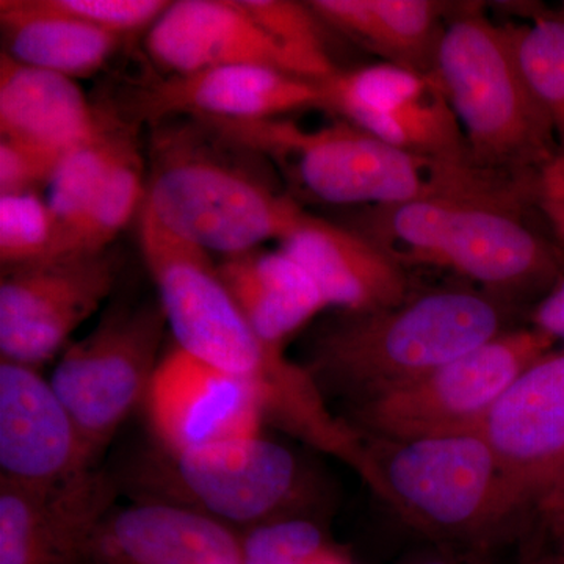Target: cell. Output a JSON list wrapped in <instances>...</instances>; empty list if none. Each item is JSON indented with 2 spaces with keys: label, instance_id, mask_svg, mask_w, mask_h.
<instances>
[{
  "label": "cell",
  "instance_id": "1",
  "mask_svg": "<svg viewBox=\"0 0 564 564\" xmlns=\"http://www.w3.org/2000/svg\"><path fill=\"white\" fill-rule=\"evenodd\" d=\"M140 248L176 347L254 389L265 422L332 455L347 441L306 367L267 344L234 302L210 252L185 242L140 212Z\"/></svg>",
  "mask_w": 564,
  "mask_h": 564
},
{
  "label": "cell",
  "instance_id": "2",
  "mask_svg": "<svg viewBox=\"0 0 564 564\" xmlns=\"http://www.w3.org/2000/svg\"><path fill=\"white\" fill-rule=\"evenodd\" d=\"M226 139L280 163L289 184L332 206H392L426 199L491 204L522 215L532 185L480 169L399 150L347 121L304 129L291 120L207 121Z\"/></svg>",
  "mask_w": 564,
  "mask_h": 564
},
{
  "label": "cell",
  "instance_id": "3",
  "mask_svg": "<svg viewBox=\"0 0 564 564\" xmlns=\"http://www.w3.org/2000/svg\"><path fill=\"white\" fill-rule=\"evenodd\" d=\"M508 307L489 292L445 288L389 310L340 313L315 334L304 367L323 395L336 392L356 406L507 332Z\"/></svg>",
  "mask_w": 564,
  "mask_h": 564
},
{
  "label": "cell",
  "instance_id": "4",
  "mask_svg": "<svg viewBox=\"0 0 564 564\" xmlns=\"http://www.w3.org/2000/svg\"><path fill=\"white\" fill-rule=\"evenodd\" d=\"M191 120L155 137L143 209L174 236L223 258L280 243L306 210L256 172L254 152Z\"/></svg>",
  "mask_w": 564,
  "mask_h": 564
},
{
  "label": "cell",
  "instance_id": "5",
  "mask_svg": "<svg viewBox=\"0 0 564 564\" xmlns=\"http://www.w3.org/2000/svg\"><path fill=\"white\" fill-rule=\"evenodd\" d=\"M361 436L366 484L434 543L489 552L529 508L478 433Z\"/></svg>",
  "mask_w": 564,
  "mask_h": 564
},
{
  "label": "cell",
  "instance_id": "6",
  "mask_svg": "<svg viewBox=\"0 0 564 564\" xmlns=\"http://www.w3.org/2000/svg\"><path fill=\"white\" fill-rule=\"evenodd\" d=\"M433 76L462 124L475 165L536 185L558 155V141L507 28L494 24L481 7H452Z\"/></svg>",
  "mask_w": 564,
  "mask_h": 564
},
{
  "label": "cell",
  "instance_id": "7",
  "mask_svg": "<svg viewBox=\"0 0 564 564\" xmlns=\"http://www.w3.org/2000/svg\"><path fill=\"white\" fill-rule=\"evenodd\" d=\"M348 228L403 267L452 270L505 302L562 280L554 252L522 215L491 204L426 199L361 207Z\"/></svg>",
  "mask_w": 564,
  "mask_h": 564
},
{
  "label": "cell",
  "instance_id": "8",
  "mask_svg": "<svg viewBox=\"0 0 564 564\" xmlns=\"http://www.w3.org/2000/svg\"><path fill=\"white\" fill-rule=\"evenodd\" d=\"M133 488L151 502L192 508L223 524L254 527L300 518L310 502V475L299 456L261 434L152 456Z\"/></svg>",
  "mask_w": 564,
  "mask_h": 564
},
{
  "label": "cell",
  "instance_id": "9",
  "mask_svg": "<svg viewBox=\"0 0 564 564\" xmlns=\"http://www.w3.org/2000/svg\"><path fill=\"white\" fill-rule=\"evenodd\" d=\"M554 344L536 328L507 329L417 380L356 404L348 423L389 440L478 433L508 386Z\"/></svg>",
  "mask_w": 564,
  "mask_h": 564
},
{
  "label": "cell",
  "instance_id": "10",
  "mask_svg": "<svg viewBox=\"0 0 564 564\" xmlns=\"http://www.w3.org/2000/svg\"><path fill=\"white\" fill-rule=\"evenodd\" d=\"M161 303L115 306L84 339L63 352L51 384L73 419L93 463L129 415L144 404L162 356Z\"/></svg>",
  "mask_w": 564,
  "mask_h": 564
},
{
  "label": "cell",
  "instance_id": "11",
  "mask_svg": "<svg viewBox=\"0 0 564 564\" xmlns=\"http://www.w3.org/2000/svg\"><path fill=\"white\" fill-rule=\"evenodd\" d=\"M117 265L106 252L68 254L2 269L0 356L39 367L109 299Z\"/></svg>",
  "mask_w": 564,
  "mask_h": 564
},
{
  "label": "cell",
  "instance_id": "12",
  "mask_svg": "<svg viewBox=\"0 0 564 564\" xmlns=\"http://www.w3.org/2000/svg\"><path fill=\"white\" fill-rule=\"evenodd\" d=\"M98 477L51 381L0 361V481L39 492L79 489Z\"/></svg>",
  "mask_w": 564,
  "mask_h": 564
},
{
  "label": "cell",
  "instance_id": "13",
  "mask_svg": "<svg viewBox=\"0 0 564 564\" xmlns=\"http://www.w3.org/2000/svg\"><path fill=\"white\" fill-rule=\"evenodd\" d=\"M144 404L161 451L169 455L256 436L265 422L250 384L180 347L162 356Z\"/></svg>",
  "mask_w": 564,
  "mask_h": 564
},
{
  "label": "cell",
  "instance_id": "14",
  "mask_svg": "<svg viewBox=\"0 0 564 564\" xmlns=\"http://www.w3.org/2000/svg\"><path fill=\"white\" fill-rule=\"evenodd\" d=\"M478 434L527 507L564 463V351L547 352L508 386Z\"/></svg>",
  "mask_w": 564,
  "mask_h": 564
},
{
  "label": "cell",
  "instance_id": "15",
  "mask_svg": "<svg viewBox=\"0 0 564 564\" xmlns=\"http://www.w3.org/2000/svg\"><path fill=\"white\" fill-rule=\"evenodd\" d=\"M315 82L267 66H221L163 76L137 96L144 120L262 121L317 107Z\"/></svg>",
  "mask_w": 564,
  "mask_h": 564
},
{
  "label": "cell",
  "instance_id": "16",
  "mask_svg": "<svg viewBox=\"0 0 564 564\" xmlns=\"http://www.w3.org/2000/svg\"><path fill=\"white\" fill-rule=\"evenodd\" d=\"M84 563L242 564V540L192 508L141 500L104 516L85 543Z\"/></svg>",
  "mask_w": 564,
  "mask_h": 564
},
{
  "label": "cell",
  "instance_id": "17",
  "mask_svg": "<svg viewBox=\"0 0 564 564\" xmlns=\"http://www.w3.org/2000/svg\"><path fill=\"white\" fill-rule=\"evenodd\" d=\"M144 46L163 76L254 65L300 77L291 58L252 20L240 0L170 2L147 32Z\"/></svg>",
  "mask_w": 564,
  "mask_h": 564
},
{
  "label": "cell",
  "instance_id": "18",
  "mask_svg": "<svg viewBox=\"0 0 564 564\" xmlns=\"http://www.w3.org/2000/svg\"><path fill=\"white\" fill-rule=\"evenodd\" d=\"M278 248L310 273L328 307L340 313L389 310L413 295L402 263L348 226L307 212Z\"/></svg>",
  "mask_w": 564,
  "mask_h": 564
},
{
  "label": "cell",
  "instance_id": "19",
  "mask_svg": "<svg viewBox=\"0 0 564 564\" xmlns=\"http://www.w3.org/2000/svg\"><path fill=\"white\" fill-rule=\"evenodd\" d=\"M111 502L113 485L101 474L66 492L0 481V564H82L85 543Z\"/></svg>",
  "mask_w": 564,
  "mask_h": 564
},
{
  "label": "cell",
  "instance_id": "20",
  "mask_svg": "<svg viewBox=\"0 0 564 564\" xmlns=\"http://www.w3.org/2000/svg\"><path fill=\"white\" fill-rule=\"evenodd\" d=\"M77 80L0 55V139L68 152L101 124Z\"/></svg>",
  "mask_w": 564,
  "mask_h": 564
},
{
  "label": "cell",
  "instance_id": "21",
  "mask_svg": "<svg viewBox=\"0 0 564 564\" xmlns=\"http://www.w3.org/2000/svg\"><path fill=\"white\" fill-rule=\"evenodd\" d=\"M326 28L343 33L386 63L433 76L452 3L433 0H313Z\"/></svg>",
  "mask_w": 564,
  "mask_h": 564
},
{
  "label": "cell",
  "instance_id": "22",
  "mask_svg": "<svg viewBox=\"0 0 564 564\" xmlns=\"http://www.w3.org/2000/svg\"><path fill=\"white\" fill-rule=\"evenodd\" d=\"M218 272L251 328L276 347L328 307L310 273L280 248L223 258Z\"/></svg>",
  "mask_w": 564,
  "mask_h": 564
},
{
  "label": "cell",
  "instance_id": "23",
  "mask_svg": "<svg viewBox=\"0 0 564 564\" xmlns=\"http://www.w3.org/2000/svg\"><path fill=\"white\" fill-rule=\"evenodd\" d=\"M0 25L3 52L14 61L74 80L98 74L122 43L55 9L51 0H2Z\"/></svg>",
  "mask_w": 564,
  "mask_h": 564
},
{
  "label": "cell",
  "instance_id": "24",
  "mask_svg": "<svg viewBox=\"0 0 564 564\" xmlns=\"http://www.w3.org/2000/svg\"><path fill=\"white\" fill-rule=\"evenodd\" d=\"M133 148L137 144L131 132L102 118L93 135L63 155L46 195L57 223L55 248L62 237L79 221L111 169Z\"/></svg>",
  "mask_w": 564,
  "mask_h": 564
},
{
  "label": "cell",
  "instance_id": "25",
  "mask_svg": "<svg viewBox=\"0 0 564 564\" xmlns=\"http://www.w3.org/2000/svg\"><path fill=\"white\" fill-rule=\"evenodd\" d=\"M147 198V174L137 148L129 151L95 193L79 221L62 237L54 256L98 254L143 209Z\"/></svg>",
  "mask_w": 564,
  "mask_h": 564
},
{
  "label": "cell",
  "instance_id": "26",
  "mask_svg": "<svg viewBox=\"0 0 564 564\" xmlns=\"http://www.w3.org/2000/svg\"><path fill=\"white\" fill-rule=\"evenodd\" d=\"M505 28L525 79L552 122L558 154L564 155V14Z\"/></svg>",
  "mask_w": 564,
  "mask_h": 564
},
{
  "label": "cell",
  "instance_id": "27",
  "mask_svg": "<svg viewBox=\"0 0 564 564\" xmlns=\"http://www.w3.org/2000/svg\"><path fill=\"white\" fill-rule=\"evenodd\" d=\"M240 3L291 58L300 77L318 82L336 73L322 32L325 24L311 9L310 2L240 0Z\"/></svg>",
  "mask_w": 564,
  "mask_h": 564
},
{
  "label": "cell",
  "instance_id": "28",
  "mask_svg": "<svg viewBox=\"0 0 564 564\" xmlns=\"http://www.w3.org/2000/svg\"><path fill=\"white\" fill-rule=\"evenodd\" d=\"M57 223L46 196L39 192L0 195V263L2 269L52 258Z\"/></svg>",
  "mask_w": 564,
  "mask_h": 564
},
{
  "label": "cell",
  "instance_id": "29",
  "mask_svg": "<svg viewBox=\"0 0 564 564\" xmlns=\"http://www.w3.org/2000/svg\"><path fill=\"white\" fill-rule=\"evenodd\" d=\"M339 556L322 527L304 516L254 527L242 540V564H332Z\"/></svg>",
  "mask_w": 564,
  "mask_h": 564
},
{
  "label": "cell",
  "instance_id": "30",
  "mask_svg": "<svg viewBox=\"0 0 564 564\" xmlns=\"http://www.w3.org/2000/svg\"><path fill=\"white\" fill-rule=\"evenodd\" d=\"M55 9L124 40L148 32L170 6L166 0H51Z\"/></svg>",
  "mask_w": 564,
  "mask_h": 564
},
{
  "label": "cell",
  "instance_id": "31",
  "mask_svg": "<svg viewBox=\"0 0 564 564\" xmlns=\"http://www.w3.org/2000/svg\"><path fill=\"white\" fill-rule=\"evenodd\" d=\"M65 154L22 141L0 139V195L50 187Z\"/></svg>",
  "mask_w": 564,
  "mask_h": 564
},
{
  "label": "cell",
  "instance_id": "32",
  "mask_svg": "<svg viewBox=\"0 0 564 564\" xmlns=\"http://www.w3.org/2000/svg\"><path fill=\"white\" fill-rule=\"evenodd\" d=\"M533 328L564 343V278L538 303L532 315Z\"/></svg>",
  "mask_w": 564,
  "mask_h": 564
},
{
  "label": "cell",
  "instance_id": "33",
  "mask_svg": "<svg viewBox=\"0 0 564 564\" xmlns=\"http://www.w3.org/2000/svg\"><path fill=\"white\" fill-rule=\"evenodd\" d=\"M518 564H564L549 533H529L522 541Z\"/></svg>",
  "mask_w": 564,
  "mask_h": 564
},
{
  "label": "cell",
  "instance_id": "34",
  "mask_svg": "<svg viewBox=\"0 0 564 564\" xmlns=\"http://www.w3.org/2000/svg\"><path fill=\"white\" fill-rule=\"evenodd\" d=\"M488 555V552L474 551V549L440 545L436 551L429 552L406 564H489Z\"/></svg>",
  "mask_w": 564,
  "mask_h": 564
},
{
  "label": "cell",
  "instance_id": "35",
  "mask_svg": "<svg viewBox=\"0 0 564 564\" xmlns=\"http://www.w3.org/2000/svg\"><path fill=\"white\" fill-rule=\"evenodd\" d=\"M538 199H554L564 203V155L558 154L544 166L543 172L538 176L536 203Z\"/></svg>",
  "mask_w": 564,
  "mask_h": 564
},
{
  "label": "cell",
  "instance_id": "36",
  "mask_svg": "<svg viewBox=\"0 0 564 564\" xmlns=\"http://www.w3.org/2000/svg\"><path fill=\"white\" fill-rule=\"evenodd\" d=\"M533 508L543 521L564 516V463Z\"/></svg>",
  "mask_w": 564,
  "mask_h": 564
},
{
  "label": "cell",
  "instance_id": "37",
  "mask_svg": "<svg viewBox=\"0 0 564 564\" xmlns=\"http://www.w3.org/2000/svg\"><path fill=\"white\" fill-rule=\"evenodd\" d=\"M538 206L543 210L556 236L564 243V203L554 202V199H538Z\"/></svg>",
  "mask_w": 564,
  "mask_h": 564
},
{
  "label": "cell",
  "instance_id": "38",
  "mask_svg": "<svg viewBox=\"0 0 564 564\" xmlns=\"http://www.w3.org/2000/svg\"><path fill=\"white\" fill-rule=\"evenodd\" d=\"M545 530H547L549 536L554 541L556 551L560 552L564 562V516L558 518L547 519L543 521Z\"/></svg>",
  "mask_w": 564,
  "mask_h": 564
},
{
  "label": "cell",
  "instance_id": "39",
  "mask_svg": "<svg viewBox=\"0 0 564 564\" xmlns=\"http://www.w3.org/2000/svg\"><path fill=\"white\" fill-rule=\"evenodd\" d=\"M562 14H564V7H563V13Z\"/></svg>",
  "mask_w": 564,
  "mask_h": 564
}]
</instances>
